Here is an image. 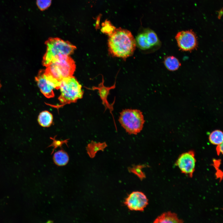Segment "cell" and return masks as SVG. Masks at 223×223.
Wrapping results in <instances>:
<instances>
[{"mask_svg": "<svg viewBox=\"0 0 223 223\" xmlns=\"http://www.w3.org/2000/svg\"><path fill=\"white\" fill-rule=\"evenodd\" d=\"M37 85L41 93L48 98L54 97L53 89H59L60 81L54 78L45 70H42L36 77Z\"/></svg>", "mask_w": 223, "mask_h": 223, "instance_id": "cell-7", "label": "cell"}, {"mask_svg": "<svg viewBox=\"0 0 223 223\" xmlns=\"http://www.w3.org/2000/svg\"><path fill=\"white\" fill-rule=\"evenodd\" d=\"M209 139L210 142L214 144L218 145L223 143V133L222 131L216 130L210 134Z\"/></svg>", "mask_w": 223, "mask_h": 223, "instance_id": "cell-18", "label": "cell"}, {"mask_svg": "<svg viewBox=\"0 0 223 223\" xmlns=\"http://www.w3.org/2000/svg\"><path fill=\"white\" fill-rule=\"evenodd\" d=\"M175 38L178 47L182 50L191 51L197 47V37L195 33L191 30L178 32Z\"/></svg>", "mask_w": 223, "mask_h": 223, "instance_id": "cell-9", "label": "cell"}, {"mask_svg": "<svg viewBox=\"0 0 223 223\" xmlns=\"http://www.w3.org/2000/svg\"><path fill=\"white\" fill-rule=\"evenodd\" d=\"M39 125L42 127H47L52 124L53 116L52 114L47 111H44L40 112L37 118Z\"/></svg>", "mask_w": 223, "mask_h": 223, "instance_id": "cell-13", "label": "cell"}, {"mask_svg": "<svg viewBox=\"0 0 223 223\" xmlns=\"http://www.w3.org/2000/svg\"><path fill=\"white\" fill-rule=\"evenodd\" d=\"M53 158L55 164L59 166L65 165L69 161L68 154L62 150L55 152Z\"/></svg>", "mask_w": 223, "mask_h": 223, "instance_id": "cell-15", "label": "cell"}, {"mask_svg": "<svg viewBox=\"0 0 223 223\" xmlns=\"http://www.w3.org/2000/svg\"><path fill=\"white\" fill-rule=\"evenodd\" d=\"M135 40L136 46L142 50L148 52H154L161 46V42L156 33L149 28L139 33Z\"/></svg>", "mask_w": 223, "mask_h": 223, "instance_id": "cell-6", "label": "cell"}, {"mask_svg": "<svg viewBox=\"0 0 223 223\" xmlns=\"http://www.w3.org/2000/svg\"><path fill=\"white\" fill-rule=\"evenodd\" d=\"M196 162L195 153L193 151H190L181 154L176 161L175 165L182 173L192 177L195 170Z\"/></svg>", "mask_w": 223, "mask_h": 223, "instance_id": "cell-8", "label": "cell"}, {"mask_svg": "<svg viewBox=\"0 0 223 223\" xmlns=\"http://www.w3.org/2000/svg\"><path fill=\"white\" fill-rule=\"evenodd\" d=\"M124 203L130 210L142 212L148 204V200L143 193L134 191L128 195Z\"/></svg>", "mask_w": 223, "mask_h": 223, "instance_id": "cell-10", "label": "cell"}, {"mask_svg": "<svg viewBox=\"0 0 223 223\" xmlns=\"http://www.w3.org/2000/svg\"><path fill=\"white\" fill-rule=\"evenodd\" d=\"M46 50L43 58L42 64L47 67L52 63L69 56L76 49L68 41L58 37H50L46 42Z\"/></svg>", "mask_w": 223, "mask_h": 223, "instance_id": "cell-2", "label": "cell"}, {"mask_svg": "<svg viewBox=\"0 0 223 223\" xmlns=\"http://www.w3.org/2000/svg\"><path fill=\"white\" fill-rule=\"evenodd\" d=\"M100 84L98 87H95L94 89H97L98 90L99 96L102 100V104L105 107V110L108 109L113 116L112 111L113 110V104H110L107 100L108 95L109 94V91L111 89H113L115 87V84L111 87H106L104 86L103 82Z\"/></svg>", "mask_w": 223, "mask_h": 223, "instance_id": "cell-11", "label": "cell"}, {"mask_svg": "<svg viewBox=\"0 0 223 223\" xmlns=\"http://www.w3.org/2000/svg\"><path fill=\"white\" fill-rule=\"evenodd\" d=\"M184 221L178 217L177 214L171 211L164 212L158 216L154 223H182Z\"/></svg>", "mask_w": 223, "mask_h": 223, "instance_id": "cell-12", "label": "cell"}, {"mask_svg": "<svg viewBox=\"0 0 223 223\" xmlns=\"http://www.w3.org/2000/svg\"><path fill=\"white\" fill-rule=\"evenodd\" d=\"M148 167L149 166L146 164L133 165L132 167H129L128 170L130 173L136 175L142 181L146 177L145 174L142 170L143 168Z\"/></svg>", "mask_w": 223, "mask_h": 223, "instance_id": "cell-17", "label": "cell"}, {"mask_svg": "<svg viewBox=\"0 0 223 223\" xmlns=\"http://www.w3.org/2000/svg\"><path fill=\"white\" fill-rule=\"evenodd\" d=\"M108 37V51L111 56L125 60L133 54L136 45L135 38L130 31L121 28H116Z\"/></svg>", "mask_w": 223, "mask_h": 223, "instance_id": "cell-1", "label": "cell"}, {"mask_svg": "<svg viewBox=\"0 0 223 223\" xmlns=\"http://www.w3.org/2000/svg\"><path fill=\"white\" fill-rule=\"evenodd\" d=\"M116 28L109 21L106 20L102 23L101 31L103 33L109 36L113 32Z\"/></svg>", "mask_w": 223, "mask_h": 223, "instance_id": "cell-19", "label": "cell"}, {"mask_svg": "<svg viewBox=\"0 0 223 223\" xmlns=\"http://www.w3.org/2000/svg\"><path fill=\"white\" fill-rule=\"evenodd\" d=\"M76 69L74 60L69 56L56 61L46 67V71L59 81L72 76Z\"/></svg>", "mask_w": 223, "mask_h": 223, "instance_id": "cell-5", "label": "cell"}, {"mask_svg": "<svg viewBox=\"0 0 223 223\" xmlns=\"http://www.w3.org/2000/svg\"><path fill=\"white\" fill-rule=\"evenodd\" d=\"M164 64L166 68L170 71H175L178 69L181 66L179 60L173 56L166 57L164 61Z\"/></svg>", "mask_w": 223, "mask_h": 223, "instance_id": "cell-16", "label": "cell"}, {"mask_svg": "<svg viewBox=\"0 0 223 223\" xmlns=\"http://www.w3.org/2000/svg\"><path fill=\"white\" fill-rule=\"evenodd\" d=\"M51 0H37L36 3L39 9L44 11L48 8L50 5Z\"/></svg>", "mask_w": 223, "mask_h": 223, "instance_id": "cell-20", "label": "cell"}, {"mask_svg": "<svg viewBox=\"0 0 223 223\" xmlns=\"http://www.w3.org/2000/svg\"><path fill=\"white\" fill-rule=\"evenodd\" d=\"M81 85L73 76L62 79L60 81L59 89L61 94L58 98L60 104L49 105L58 109L67 104L75 103L82 98L83 91Z\"/></svg>", "mask_w": 223, "mask_h": 223, "instance_id": "cell-3", "label": "cell"}, {"mask_svg": "<svg viewBox=\"0 0 223 223\" xmlns=\"http://www.w3.org/2000/svg\"><path fill=\"white\" fill-rule=\"evenodd\" d=\"M119 121L127 133L134 135L142 131L145 122L142 112L132 109H124L120 112Z\"/></svg>", "mask_w": 223, "mask_h": 223, "instance_id": "cell-4", "label": "cell"}, {"mask_svg": "<svg viewBox=\"0 0 223 223\" xmlns=\"http://www.w3.org/2000/svg\"><path fill=\"white\" fill-rule=\"evenodd\" d=\"M217 145V146L216 147V151L217 155H219L221 154H223V143Z\"/></svg>", "mask_w": 223, "mask_h": 223, "instance_id": "cell-21", "label": "cell"}, {"mask_svg": "<svg viewBox=\"0 0 223 223\" xmlns=\"http://www.w3.org/2000/svg\"><path fill=\"white\" fill-rule=\"evenodd\" d=\"M107 146V145L105 142L97 143L92 141L88 145L87 148V153L91 158H93L95 156L98 151H103L104 149Z\"/></svg>", "mask_w": 223, "mask_h": 223, "instance_id": "cell-14", "label": "cell"}]
</instances>
